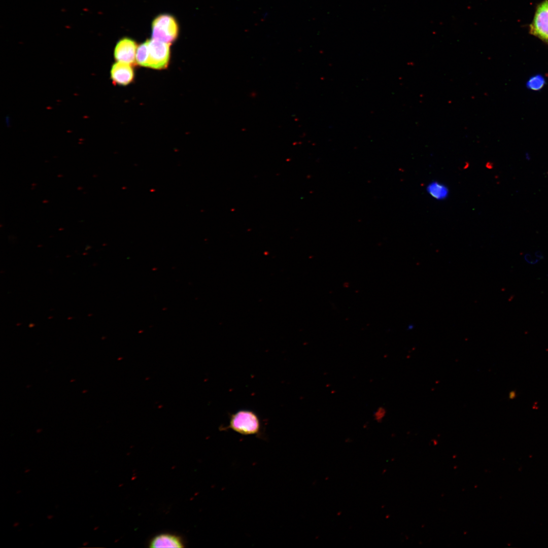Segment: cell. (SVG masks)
Returning <instances> with one entry per match:
<instances>
[{"label": "cell", "instance_id": "obj_10", "mask_svg": "<svg viewBox=\"0 0 548 548\" xmlns=\"http://www.w3.org/2000/svg\"><path fill=\"white\" fill-rule=\"evenodd\" d=\"M545 83L544 78L538 74L532 76L527 81L526 85L528 89L539 90L543 88Z\"/></svg>", "mask_w": 548, "mask_h": 548}, {"label": "cell", "instance_id": "obj_2", "mask_svg": "<svg viewBox=\"0 0 548 548\" xmlns=\"http://www.w3.org/2000/svg\"><path fill=\"white\" fill-rule=\"evenodd\" d=\"M179 26L175 18L163 14L154 18L152 23V39L171 44L178 37Z\"/></svg>", "mask_w": 548, "mask_h": 548}, {"label": "cell", "instance_id": "obj_3", "mask_svg": "<svg viewBox=\"0 0 548 548\" xmlns=\"http://www.w3.org/2000/svg\"><path fill=\"white\" fill-rule=\"evenodd\" d=\"M149 63L148 67L156 70L166 68L168 65L170 57V44L152 39L148 40Z\"/></svg>", "mask_w": 548, "mask_h": 548}, {"label": "cell", "instance_id": "obj_4", "mask_svg": "<svg viewBox=\"0 0 548 548\" xmlns=\"http://www.w3.org/2000/svg\"><path fill=\"white\" fill-rule=\"evenodd\" d=\"M530 32L548 43V0L542 2L537 6L530 26Z\"/></svg>", "mask_w": 548, "mask_h": 548}, {"label": "cell", "instance_id": "obj_8", "mask_svg": "<svg viewBox=\"0 0 548 548\" xmlns=\"http://www.w3.org/2000/svg\"><path fill=\"white\" fill-rule=\"evenodd\" d=\"M427 192L434 198L443 200L449 195V189L444 184L437 181L430 183L427 186Z\"/></svg>", "mask_w": 548, "mask_h": 548}, {"label": "cell", "instance_id": "obj_11", "mask_svg": "<svg viewBox=\"0 0 548 548\" xmlns=\"http://www.w3.org/2000/svg\"><path fill=\"white\" fill-rule=\"evenodd\" d=\"M524 259L527 262L531 264H535L538 263L540 260V259L537 258L535 259H533L531 254L529 253H526L525 254Z\"/></svg>", "mask_w": 548, "mask_h": 548}, {"label": "cell", "instance_id": "obj_1", "mask_svg": "<svg viewBox=\"0 0 548 548\" xmlns=\"http://www.w3.org/2000/svg\"><path fill=\"white\" fill-rule=\"evenodd\" d=\"M224 429H230L244 435H259L261 425L255 413L251 410L241 409L230 415L229 424Z\"/></svg>", "mask_w": 548, "mask_h": 548}, {"label": "cell", "instance_id": "obj_12", "mask_svg": "<svg viewBox=\"0 0 548 548\" xmlns=\"http://www.w3.org/2000/svg\"><path fill=\"white\" fill-rule=\"evenodd\" d=\"M535 255L537 258H539L540 259H544V256L543 255L542 252L540 251H536L535 253Z\"/></svg>", "mask_w": 548, "mask_h": 548}, {"label": "cell", "instance_id": "obj_5", "mask_svg": "<svg viewBox=\"0 0 548 548\" xmlns=\"http://www.w3.org/2000/svg\"><path fill=\"white\" fill-rule=\"evenodd\" d=\"M138 46L136 42L129 38L118 41L114 49V57L117 62L132 65L136 62Z\"/></svg>", "mask_w": 548, "mask_h": 548}, {"label": "cell", "instance_id": "obj_13", "mask_svg": "<svg viewBox=\"0 0 548 548\" xmlns=\"http://www.w3.org/2000/svg\"><path fill=\"white\" fill-rule=\"evenodd\" d=\"M530 158V157H529V155L528 154H526V159H528V160H529Z\"/></svg>", "mask_w": 548, "mask_h": 548}, {"label": "cell", "instance_id": "obj_9", "mask_svg": "<svg viewBox=\"0 0 548 548\" xmlns=\"http://www.w3.org/2000/svg\"><path fill=\"white\" fill-rule=\"evenodd\" d=\"M136 62L142 66L148 67L149 63V47L148 41L140 44L137 48L136 53Z\"/></svg>", "mask_w": 548, "mask_h": 548}, {"label": "cell", "instance_id": "obj_6", "mask_svg": "<svg viewBox=\"0 0 548 548\" xmlns=\"http://www.w3.org/2000/svg\"><path fill=\"white\" fill-rule=\"evenodd\" d=\"M111 77L114 83L119 85H127L134 78V71L130 64L117 62L112 66Z\"/></svg>", "mask_w": 548, "mask_h": 548}, {"label": "cell", "instance_id": "obj_7", "mask_svg": "<svg viewBox=\"0 0 548 548\" xmlns=\"http://www.w3.org/2000/svg\"><path fill=\"white\" fill-rule=\"evenodd\" d=\"M151 547H182L183 544L179 537L169 534H162L155 536L150 542Z\"/></svg>", "mask_w": 548, "mask_h": 548}]
</instances>
